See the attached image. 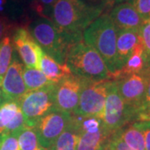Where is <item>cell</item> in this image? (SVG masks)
Segmentation results:
<instances>
[{
  "label": "cell",
  "instance_id": "20",
  "mask_svg": "<svg viewBox=\"0 0 150 150\" xmlns=\"http://www.w3.org/2000/svg\"><path fill=\"white\" fill-rule=\"evenodd\" d=\"M114 134L134 150H145L144 134L131 123L118 129Z\"/></svg>",
  "mask_w": 150,
  "mask_h": 150
},
{
  "label": "cell",
  "instance_id": "1",
  "mask_svg": "<svg viewBox=\"0 0 150 150\" xmlns=\"http://www.w3.org/2000/svg\"><path fill=\"white\" fill-rule=\"evenodd\" d=\"M103 9L102 7L88 4L85 0H58L53 7L51 20L63 32L83 35Z\"/></svg>",
  "mask_w": 150,
  "mask_h": 150
},
{
  "label": "cell",
  "instance_id": "5",
  "mask_svg": "<svg viewBox=\"0 0 150 150\" xmlns=\"http://www.w3.org/2000/svg\"><path fill=\"white\" fill-rule=\"evenodd\" d=\"M110 83V79L94 81L83 79L79 104L73 114L83 118L95 117L102 119Z\"/></svg>",
  "mask_w": 150,
  "mask_h": 150
},
{
  "label": "cell",
  "instance_id": "13",
  "mask_svg": "<svg viewBox=\"0 0 150 150\" xmlns=\"http://www.w3.org/2000/svg\"><path fill=\"white\" fill-rule=\"evenodd\" d=\"M25 127L18 101H4L0 104V135L7 133L19 134Z\"/></svg>",
  "mask_w": 150,
  "mask_h": 150
},
{
  "label": "cell",
  "instance_id": "22",
  "mask_svg": "<svg viewBox=\"0 0 150 150\" xmlns=\"http://www.w3.org/2000/svg\"><path fill=\"white\" fill-rule=\"evenodd\" d=\"M18 144L20 150H48L39 143L35 129L30 127L22 129L18 134Z\"/></svg>",
  "mask_w": 150,
  "mask_h": 150
},
{
  "label": "cell",
  "instance_id": "32",
  "mask_svg": "<svg viewBox=\"0 0 150 150\" xmlns=\"http://www.w3.org/2000/svg\"><path fill=\"white\" fill-rule=\"evenodd\" d=\"M136 121H150V108L140 112L137 116Z\"/></svg>",
  "mask_w": 150,
  "mask_h": 150
},
{
  "label": "cell",
  "instance_id": "2",
  "mask_svg": "<svg viewBox=\"0 0 150 150\" xmlns=\"http://www.w3.org/2000/svg\"><path fill=\"white\" fill-rule=\"evenodd\" d=\"M28 31L43 52L60 64H66L70 48L83 41V35L63 32L50 18L43 17L33 20Z\"/></svg>",
  "mask_w": 150,
  "mask_h": 150
},
{
  "label": "cell",
  "instance_id": "3",
  "mask_svg": "<svg viewBox=\"0 0 150 150\" xmlns=\"http://www.w3.org/2000/svg\"><path fill=\"white\" fill-rule=\"evenodd\" d=\"M117 33L109 14H101L83 33V42L93 48L104 61L110 79L117 73Z\"/></svg>",
  "mask_w": 150,
  "mask_h": 150
},
{
  "label": "cell",
  "instance_id": "21",
  "mask_svg": "<svg viewBox=\"0 0 150 150\" xmlns=\"http://www.w3.org/2000/svg\"><path fill=\"white\" fill-rule=\"evenodd\" d=\"M23 78L28 92L38 90L54 83L48 80L41 70L38 69L24 67L23 71Z\"/></svg>",
  "mask_w": 150,
  "mask_h": 150
},
{
  "label": "cell",
  "instance_id": "12",
  "mask_svg": "<svg viewBox=\"0 0 150 150\" xmlns=\"http://www.w3.org/2000/svg\"><path fill=\"white\" fill-rule=\"evenodd\" d=\"M23 68L20 61L14 57L2 80L4 101H18L28 92L23 78Z\"/></svg>",
  "mask_w": 150,
  "mask_h": 150
},
{
  "label": "cell",
  "instance_id": "10",
  "mask_svg": "<svg viewBox=\"0 0 150 150\" xmlns=\"http://www.w3.org/2000/svg\"><path fill=\"white\" fill-rule=\"evenodd\" d=\"M82 87L83 78L73 74L56 83L54 92V109L73 114L79 104Z\"/></svg>",
  "mask_w": 150,
  "mask_h": 150
},
{
  "label": "cell",
  "instance_id": "23",
  "mask_svg": "<svg viewBox=\"0 0 150 150\" xmlns=\"http://www.w3.org/2000/svg\"><path fill=\"white\" fill-rule=\"evenodd\" d=\"M13 45L8 36L4 37L0 42V82H2L7 70L12 62Z\"/></svg>",
  "mask_w": 150,
  "mask_h": 150
},
{
  "label": "cell",
  "instance_id": "37",
  "mask_svg": "<svg viewBox=\"0 0 150 150\" xmlns=\"http://www.w3.org/2000/svg\"><path fill=\"white\" fill-rule=\"evenodd\" d=\"M100 150H109V147H108V144L106 145L105 147H103V149H101Z\"/></svg>",
  "mask_w": 150,
  "mask_h": 150
},
{
  "label": "cell",
  "instance_id": "14",
  "mask_svg": "<svg viewBox=\"0 0 150 150\" xmlns=\"http://www.w3.org/2000/svg\"><path fill=\"white\" fill-rule=\"evenodd\" d=\"M109 16L117 30H140L141 27L144 23L131 2H125L117 4L111 10Z\"/></svg>",
  "mask_w": 150,
  "mask_h": 150
},
{
  "label": "cell",
  "instance_id": "26",
  "mask_svg": "<svg viewBox=\"0 0 150 150\" xmlns=\"http://www.w3.org/2000/svg\"><path fill=\"white\" fill-rule=\"evenodd\" d=\"M57 1L58 0H36L33 2L35 4L34 10L39 13L41 17L48 18L51 17L53 7Z\"/></svg>",
  "mask_w": 150,
  "mask_h": 150
},
{
  "label": "cell",
  "instance_id": "33",
  "mask_svg": "<svg viewBox=\"0 0 150 150\" xmlns=\"http://www.w3.org/2000/svg\"><path fill=\"white\" fill-rule=\"evenodd\" d=\"M140 74L143 75L144 77H145L148 80H150V65L147 66Z\"/></svg>",
  "mask_w": 150,
  "mask_h": 150
},
{
  "label": "cell",
  "instance_id": "17",
  "mask_svg": "<svg viewBox=\"0 0 150 150\" xmlns=\"http://www.w3.org/2000/svg\"><path fill=\"white\" fill-rule=\"evenodd\" d=\"M112 134L104 127L97 132H79L77 150H100L108 144Z\"/></svg>",
  "mask_w": 150,
  "mask_h": 150
},
{
  "label": "cell",
  "instance_id": "15",
  "mask_svg": "<svg viewBox=\"0 0 150 150\" xmlns=\"http://www.w3.org/2000/svg\"><path fill=\"white\" fill-rule=\"evenodd\" d=\"M139 30L119 29L117 33V73L123 68L134 50L141 43ZM116 73V74H117ZM114 74V75H115ZM113 75V76H114ZM113 79V77H112Z\"/></svg>",
  "mask_w": 150,
  "mask_h": 150
},
{
  "label": "cell",
  "instance_id": "28",
  "mask_svg": "<svg viewBox=\"0 0 150 150\" xmlns=\"http://www.w3.org/2000/svg\"><path fill=\"white\" fill-rule=\"evenodd\" d=\"M133 123L144 134L145 150H150V121H135Z\"/></svg>",
  "mask_w": 150,
  "mask_h": 150
},
{
  "label": "cell",
  "instance_id": "8",
  "mask_svg": "<svg viewBox=\"0 0 150 150\" xmlns=\"http://www.w3.org/2000/svg\"><path fill=\"white\" fill-rule=\"evenodd\" d=\"M73 114L54 109L39 119L34 129L39 143L49 150L54 142L69 126Z\"/></svg>",
  "mask_w": 150,
  "mask_h": 150
},
{
  "label": "cell",
  "instance_id": "11",
  "mask_svg": "<svg viewBox=\"0 0 150 150\" xmlns=\"http://www.w3.org/2000/svg\"><path fill=\"white\" fill-rule=\"evenodd\" d=\"M13 43L25 67L39 69V61L43 51L27 28H17L13 37Z\"/></svg>",
  "mask_w": 150,
  "mask_h": 150
},
{
  "label": "cell",
  "instance_id": "6",
  "mask_svg": "<svg viewBox=\"0 0 150 150\" xmlns=\"http://www.w3.org/2000/svg\"><path fill=\"white\" fill-rule=\"evenodd\" d=\"M55 84L27 92L18 100L26 127L34 128L40 118L54 110Z\"/></svg>",
  "mask_w": 150,
  "mask_h": 150
},
{
  "label": "cell",
  "instance_id": "18",
  "mask_svg": "<svg viewBox=\"0 0 150 150\" xmlns=\"http://www.w3.org/2000/svg\"><path fill=\"white\" fill-rule=\"evenodd\" d=\"M79 137L78 118L73 114L69 126L59 135L49 150H77Z\"/></svg>",
  "mask_w": 150,
  "mask_h": 150
},
{
  "label": "cell",
  "instance_id": "39",
  "mask_svg": "<svg viewBox=\"0 0 150 150\" xmlns=\"http://www.w3.org/2000/svg\"><path fill=\"white\" fill-rule=\"evenodd\" d=\"M149 65H150V64H148V65H147V66H149ZM147 66H146V67H147Z\"/></svg>",
  "mask_w": 150,
  "mask_h": 150
},
{
  "label": "cell",
  "instance_id": "31",
  "mask_svg": "<svg viewBox=\"0 0 150 150\" xmlns=\"http://www.w3.org/2000/svg\"><path fill=\"white\" fill-rule=\"evenodd\" d=\"M150 108V80L148 81V85H147V88H146L144 98V101H143V103H142L139 112L144 111L145 109H147V108Z\"/></svg>",
  "mask_w": 150,
  "mask_h": 150
},
{
  "label": "cell",
  "instance_id": "25",
  "mask_svg": "<svg viewBox=\"0 0 150 150\" xmlns=\"http://www.w3.org/2000/svg\"><path fill=\"white\" fill-rule=\"evenodd\" d=\"M142 43L144 46L145 57H146V66L150 64V21L144 23L139 30ZM146 68V67H145Z\"/></svg>",
  "mask_w": 150,
  "mask_h": 150
},
{
  "label": "cell",
  "instance_id": "7",
  "mask_svg": "<svg viewBox=\"0 0 150 150\" xmlns=\"http://www.w3.org/2000/svg\"><path fill=\"white\" fill-rule=\"evenodd\" d=\"M135 121L136 115L123 102L115 80H111L102 117L103 127L113 134L123 126Z\"/></svg>",
  "mask_w": 150,
  "mask_h": 150
},
{
  "label": "cell",
  "instance_id": "30",
  "mask_svg": "<svg viewBox=\"0 0 150 150\" xmlns=\"http://www.w3.org/2000/svg\"><path fill=\"white\" fill-rule=\"evenodd\" d=\"M10 28L11 25L8 23L7 18L0 17V42L4 38L8 36L7 33L9 32Z\"/></svg>",
  "mask_w": 150,
  "mask_h": 150
},
{
  "label": "cell",
  "instance_id": "29",
  "mask_svg": "<svg viewBox=\"0 0 150 150\" xmlns=\"http://www.w3.org/2000/svg\"><path fill=\"white\" fill-rule=\"evenodd\" d=\"M109 150H134L126 144L123 140L113 134L110 138L108 143Z\"/></svg>",
  "mask_w": 150,
  "mask_h": 150
},
{
  "label": "cell",
  "instance_id": "4",
  "mask_svg": "<svg viewBox=\"0 0 150 150\" xmlns=\"http://www.w3.org/2000/svg\"><path fill=\"white\" fill-rule=\"evenodd\" d=\"M66 64L73 74L79 78L94 81L111 80L108 70L100 54L86 44L83 40L70 48Z\"/></svg>",
  "mask_w": 150,
  "mask_h": 150
},
{
  "label": "cell",
  "instance_id": "24",
  "mask_svg": "<svg viewBox=\"0 0 150 150\" xmlns=\"http://www.w3.org/2000/svg\"><path fill=\"white\" fill-rule=\"evenodd\" d=\"M18 134L7 133L0 135V150H20L18 144Z\"/></svg>",
  "mask_w": 150,
  "mask_h": 150
},
{
  "label": "cell",
  "instance_id": "16",
  "mask_svg": "<svg viewBox=\"0 0 150 150\" xmlns=\"http://www.w3.org/2000/svg\"><path fill=\"white\" fill-rule=\"evenodd\" d=\"M39 69L48 80L58 83L64 79L72 74L67 64H60L54 59L43 52L39 61Z\"/></svg>",
  "mask_w": 150,
  "mask_h": 150
},
{
  "label": "cell",
  "instance_id": "9",
  "mask_svg": "<svg viewBox=\"0 0 150 150\" xmlns=\"http://www.w3.org/2000/svg\"><path fill=\"white\" fill-rule=\"evenodd\" d=\"M148 81L141 74L129 75L115 79L120 96L124 103L136 115V120L144 98Z\"/></svg>",
  "mask_w": 150,
  "mask_h": 150
},
{
  "label": "cell",
  "instance_id": "27",
  "mask_svg": "<svg viewBox=\"0 0 150 150\" xmlns=\"http://www.w3.org/2000/svg\"><path fill=\"white\" fill-rule=\"evenodd\" d=\"M144 23L150 21V0L130 1Z\"/></svg>",
  "mask_w": 150,
  "mask_h": 150
},
{
  "label": "cell",
  "instance_id": "38",
  "mask_svg": "<svg viewBox=\"0 0 150 150\" xmlns=\"http://www.w3.org/2000/svg\"><path fill=\"white\" fill-rule=\"evenodd\" d=\"M29 1H31V2H33H33H35L36 0H29Z\"/></svg>",
  "mask_w": 150,
  "mask_h": 150
},
{
  "label": "cell",
  "instance_id": "34",
  "mask_svg": "<svg viewBox=\"0 0 150 150\" xmlns=\"http://www.w3.org/2000/svg\"><path fill=\"white\" fill-rule=\"evenodd\" d=\"M132 0H108V5H112V4H118L125 2H130Z\"/></svg>",
  "mask_w": 150,
  "mask_h": 150
},
{
  "label": "cell",
  "instance_id": "19",
  "mask_svg": "<svg viewBox=\"0 0 150 150\" xmlns=\"http://www.w3.org/2000/svg\"><path fill=\"white\" fill-rule=\"evenodd\" d=\"M146 57L142 41L123 68L113 76L112 80L132 74H140L146 67Z\"/></svg>",
  "mask_w": 150,
  "mask_h": 150
},
{
  "label": "cell",
  "instance_id": "35",
  "mask_svg": "<svg viewBox=\"0 0 150 150\" xmlns=\"http://www.w3.org/2000/svg\"><path fill=\"white\" fill-rule=\"evenodd\" d=\"M7 4H8L7 0H0V13L5 10Z\"/></svg>",
  "mask_w": 150,
  "mask_h": 150
},
{
  "label": "cell",
  "instance_id": "36",
  "mask_svg": "<svg viewBox=\"0 0 150 150\" xmlns=\"http://www.w3.org/2000/svg\"><path fill=\"white\" fill-rule=\"evenodd\" d=\"M1 85H2V82H0V104L4 102V94H3Z\"/></svg>",
  "mask_w": 150,
  "mask_h": 150
}]
</instances>
